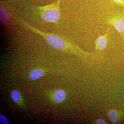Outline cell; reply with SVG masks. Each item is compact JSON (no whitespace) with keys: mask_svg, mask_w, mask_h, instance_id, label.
I'll return each instance as SVG.
<instances>
[{"mask_svg":"<svg viewBox=\"0 0 124 124\" xmlns=\"http://www.w3.org/2000/svg\"><path fill=\"white\" fill-rule=\"evenodd\" d=\"M113 0L117 4L122 6L124 7V0Z\"/></svg>","mask_w":124,"mask_h":124,"instance_id":"cell-11","label":"cell"},{"mask_svg":"<svg viewBox=\"0 0 124 124\" xmlns=\"http://www.w3.org/2000/svg\"><path fill=\"white\" fill-rule=\"evenodd\" d=\"M107 22L119 32L124 42V13H120L111 16Z\"/></svg>","mask_w":124,"mask_h":124,"instance_id":"cell-3","label":"cell"},{"mask_svg":"<svg viewBox=\"0 0 124 124\" xmlns=\"http://www.w3.org/2000/svg\"><path fill=\"white\" fill-rule=\"evenodd\" d=\"M11 97L12 100L15 102H18L20 99V93L17 90H14L11 93Z\"/></svg>","mask_w":124,"mask_h":124,"instance_id":"cell-9","label":"cell"},{"mask_svg":"<svg viewBox=\"0 0 124 124\" xmlns=\"http://www.w3.org/2000/svg\"><path fill=\"white\" fill-rule=\"evenodd\" d=\"M0 124H10L9 121L7 119V117L1 113L0 114Z\"/></svg>","mask_w":124,"mask_h":124,"instance_id":"cell-10","label":"cell"},{"mask_svg":"<svg viewBox=\"0 0 124 124\" xmlns=\"http://www.w3.org/2000/svg\"><path fill=\"white\" fill-rule=\"evenodd\" d=\"M66 98L65 92L62 90H59L55 91L54 96V100L57 103L63 101Z\"/></svg>","mask_w":124,"mask_h":124,"instance_id":"cell-5","label":"cell"},{"mask_svg":"<svg viewBox=\"0 0 124 124\" xmlns=\"http://www.w3.org/2000/svg\"><path fill=\"white\" fill-rule=\"evenodd\" d=\"M108 118L112 123H116L117 122V113L115 110H112L108 112Z\"/></svg>","mask_w":124,"mask_h":124,"instance_id":"cell-8","label":"cell"},{"mask_svg":"<svg viewBox=\"0 0 124 124\" xmlns=\"http://www.w3.org/2000/svg\"><path fill=\"white\" fill-rule=\"evenodd\" d=\"M20 22L27 29L42 37L49 45L54 48L76 54L81 57L85 58L91 55V54L82 51L75 43L66 37L42 31L24 21L20 20Z\"/></svg>","mask_w":124,"mask_h":124,"instance_id":"cell-1","label":"cell"},{"mask_svg":"<svg viewBox=\"0 0 124 124\" xmlns=\"http://www.w3.org/2000/svg\"><path fill=\"white\" fill-rule=\"evenodd\" d=\"M96 122H97V124H106V121L102 119H99L97 120Z\"/></svg>","mask_w":124,"mask_h":124,"instance_id":"cell-12","label":"cell"},{"mask_svg":"<svg viewBox=\"0 0 124 124\" xmlns=\"http://www.w3.org/2000/svg\"><path fill=\"white\" fill-rule=\"evenodd\" d=\"M61 0L42 7H33V9L38 12L42 20L47 22L56 23L61 17L60 4Z\"/></svg>","mask_w":124,"mask_h":124,"instance_id":"cell-2","label":"cell"},{"mask_svg":"<svg viewBox=\"0 0 124 124\" xmlns=\"http://www.w3.org/2000/svg\"><path fill=\"white\" fill-rule=\"evenodd\" d=\"M44 75V71L39 69H36L31 71L29 75V78L33 80L38 79Z\"/></svg>","mask_w":124,"mask_h":124,"instance_id":"cell-7","label":"cell"},{"mask_svg":"<svg viewBox=\"0 0 124 124\" xmlns=\"http://www.w3.org/2000/svg\"><path fill=\"white\" fill-rule=\"evenodd\" d=\"M110 32V29H108L104 35H99L95 41V47L97 49L102 50L106 48L108 43Z\"/></svg>","mask_w":124,"mask_h":124,"instance_id":"cell-4","label":"cell"},{"mask_svg":"<svg viewBox=\"0 0 124 124\" xmlns=\"http://www.w3.org/2000/svg\"><path fill=\"white\" fill-rule=\"evenodd\" d=\"M10 19L9 16L7 11L4 8L0 7V20L2 23L6 24L9 22Z\"/></svg>","mask_w":124,"mask_h":124,"instance_id":"cell-6","label":"cell"}]
</instances>
